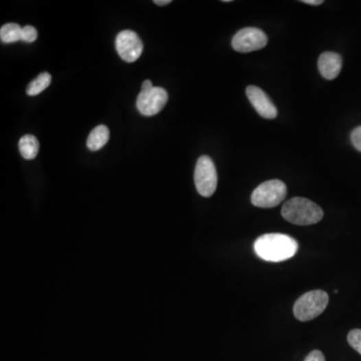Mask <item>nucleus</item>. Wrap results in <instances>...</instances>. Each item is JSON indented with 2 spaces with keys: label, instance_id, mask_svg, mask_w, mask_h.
<instances>
[{
  "label": "nucleus",
  "instance_id": "f257e3e1",
  "mask_svg": "<svg viewBox=\"0 0 361 361\" xmlns=\"http://www.w3.org/2000/svg\"><path fill=\"white\" fill-rule=\"evenodd\" d=\"M257 256L268 262H282L296 254L298 243L292 237L280 233H271L259 237L254 243Z\"/></svg>",
  "mask_w": 361,
  "mask_h": 361
},
{
  "label": "nucleus",
  "instance_id": "f03ea898",
  "mask_svg": "<svg viewBox=\"0 0 361 361\" xmlns=\"http://www.w3.org/2000/svg\"><path fill=\"white\" fill-rule=\"evenodd\" d=\"M282 217L294 225L308 226L323 218V211L317 204L306 198H292L282 207Z\"/></svg>",
  "mask_w": 361,
  "mask_h": 361
},
{
  "label": "nucleus",
  "instance_id": "7ed1b4c3",
  "mask_svg": "<svg viewBox=\"0 0 361 361\" xmlns=\"http://www.w3.org/2000/svg\"><path fill=\"white\" fill-rule=\"evenodd\" d=\"M329 301L327 293L323 290H313L298 298L293 307V313L299 321H312L326 310Z\"/></svg>",
  "mask_w": 361,
  "mask_h": 361
},
{
  "label": "nucleus",
  "instance_id": "20e7f679",
  "mask_svg": "<svg viewBox=\"0 0 361 361\" xmlns=\"http://www.w3.org/2000/svg\"><path fill=\"white\" fill-rule=\"evenodd\" d=\"M286 195V185L282 180H266L252 193L251 202L259 208H274L284 201Z\"/></svg>",
  "mask_w": 361,
  "mask_h": 361
},
{
  "label": "nucleus",
  "instance_id": "39448f33",
  "mask_svg": "<svg viewBox=\"0 0 361 361\" xmlns=\"http://www.w3.org/2000/svg\"><path fill=\"white\" fill-rule=\"evenodd\" d=\"M195 186L200 195L209 198L215 193L218 185L216 167L210 156H202L195 168Z\"/></svg>",
  "mask_w": 361,
  "mask_h": 361
},
{
  "label": "nucleus",
  "instance_id": "423d86ee",
  "mask_svg": "<svg viewBox=\"0 0 361 361\" xmlns=\"http://www.w3.org/2000/svg\"><path fill=\"white\" fill-rule=\"evenodd\" d=\"M268 38L264 32L256 27H246L239 30L232 39V47L235 51L247 54L264 49Z\"/></svg>",
  "mask_w": 361,
  "mask_h": 361
},
{
  "label": "nucleus",
  "instance_id": "0eeeda50",
  "mask_svg": "<svg viewBox=\"0 0 361 361\" xmlns=\"http://www.w3.org/2000/svg\"><path fill=\"white\" fill-rule=\"evenodd\" d=\"M169 95L166 90L154 86L151 90L141 91L137 99V108L145 117L155 116L168 103Z\"/></svg>",
  "mask_w": 361,
  "mask_h": 361
},
{
  "label": "nucleus",
  "instance_id": "6e6552de",
  "mask_svg": "<svg viewBox=\"0 0 361 361\" xmlns=\"http://www.w3.org/2000/svg\"><path fill=\"white\" fill-rule=\"evenodd\" d=\"M116 49L121 60L134 62L142 56L143 41L132 30H123L117 36Z\"/></svg>",
  "mask_w": 361,
  "mask_h": 361
},
{
  "label": "nucleus",
  "instance_id": "1a4fd4ad",
  "mask_svg": "<svg viewBox=\"0 0 361 361\" xmlns=\"http://www.w3.org/2000/svg\"><path fill=\"white\" fill-rule=\"evenodd\" d=\"M246 95H247L250 103L252 104L256 112L261 117L267 119H273L277 117L278 112L275 104L272 103L268 95L260 88L255 86H249L246 89Z\"/></svg>",
  "mask_w": 361,
  "mask_h": 361
},
{
  "label": "nucleus",
  "instance_id": "9d476101",
  "mask_svg": "<svg viewBox=\"0 0 361 361\" xmlns=\"http://www.w3.org/2000/svg\"><path fill=\"white\" fill-rule=\"evenodd\" d=\"M318 69L324 78L328 80H334L338 77L342 69V58L336 52H323L319 56Z\"/></svg>",
  "mask_w": 361,
  "mask_h": 361
},
{
  "label": "nucleus",
  "instance_id": "9b49d317",
  "mask_svg": "<svg viewBox=\"0 0 361 361\" xmlns=\"http://www.w3.org/2000/svg\"><path fill=\"white\" fill-rule=\"evenodd\" d=\"M110 140V130L104 125L97 126L91 130L86 145L91 151H99L106 145Z\"/></svg>",
  "mask_w": 361,
  "mask_h": 361
},
{
  "label": "nucleus",
  "instance_id": "f8f14e48",
  "mask_svg": "<svg viewBox=\"0 0 361 361\" xmlns=\"http://www.w3.org/2000/svg\"><path fill=\"white\" fill-rule=\"evenodd\" d=\"M19 148L25 160H34L38 154V140L34 135H25L19 140Z\"/></svg>",
  "mask_w": 361,
  "mask_h": 361
},
{
  "label": "nucleus",
  "instance_id": "ddd939ff",
  "mask_svg": "<svg viewBox=\"0 0 361 361\" xmlns=\"http://www.w3.org/2000/svg\"><path fill=\"white\" fill-rule=\"evenodd\" d=\"M23 28L16 23H8L0 30V39L4 43H16L21 40Z\"/></svg>",
  "mask_w": 361,
  "mask_h": 361
},
{
  "label": "nucleus",
  "instance_id": "4468645a",
  "mask_svg": "<svg viewBox=\"0 0 361 361\" xmlns=\"http://www.w3.org/2000/svg\"><path fill=\"white\" fill-rule=\"evenodd\" d=\"M51 82V75L49 73H43L36 80H32L26 89V93L30 97L38 95L41 91L49 88Z\"/></svg>",
  "mask_w": 361,
  "mask_h": 361
},
{
  "label": "nucleus",
  "instance_id": "2eb2a0df",
  "mask_svg": "<svg viewBox=\"0 0 361 361\" xmlns=\"http://www.w3.org/2000/svg\"><path fill=\"white\" fill-rule=\"evenodd\" d=\"M347 340L350 347L361 354V329H353L349 332Z\"/></svg>",
  "mask_w": 361,
  "mask_h": 361
},
{
  "label": "nucleus",
  "instance_id": "dca6fc26",
  "mask_svg": "<svg viewBox=\"0 0 361 361\" xmlns=\"http://www.w3.org/2000/svg\"><path fill=\"white\" fill-rule=\"evenodd\" d=\"M38 30L32 25H26L23 27V36H21V40L25 43H32L38 39Z\"/></svg>",
  "mask_w": 361,
  "mask_h": 361
},
{
  "label": "nucleus",
  "instance_id": "f3484780",
  "mask_svg": "<svg viewBox=\"0 0 361 361\" xmlns=\"http://www.w3.org/2000/svg\"><path fill=\"white\" fill-rule=\"evenodd\" d=\"M350 138H351V143L354 148L361 152V126L352 130Z\"/></svg>",
  "mask_w": 361,
  "mask_h": 361
},
{
  "label": "nucleus",
  "instance_id": "a211bd4d",
  "mask_svg": "<svg viewBox=\"0 0 361 361\" xmlns=\"http://www.w3.org/2000/svg\"><path fill=\"white\" fill-rule=\"evenodd\" d=\"M304 361H325V358H324L323 352L319 351V350H313Z\"/></svg>",
  "mask_w": 361,
  "mask_h": 361
},
{
  "label": "nucleus",
  "instance_id": "6ab92c4d",
  "mask_svg": "<svg viewBox=\"0 0 361 361\" xmlns=\"http://www.w3.org/2000/svg\"><path fill=\"white\" fill-rule=\"evenodd\" d=\"M302 2L310 5H321L323 3V0H303Z\"/></svg>",
  "mask_w": 361,
  "mask_h": 361
},
{
  "label": "nucleus",
  "instance_id": "aec40b11",
  "mask_svg": "<svg viewBox=\"0 0 361 361\" xmlns=\"http://www.w3.org/2000/svg\"><path fill=\"white\" fill-rule=\"evenodd\" d=\"M154 86L153 84H152L151 80H145V82H143L142 86V91H148L151 90V89H153Z\"/></svg>",
  "mask_w": 361,
  "mask_h": 361
},
{
  "label": "nucleus",
  "instance_id": "412c9836",
  "mask_svg": "<svg viewBox=\"0 0 361 361\" xmlns=\"http://www.w3.org/2000/svg\"><path fill=\"white\" fill-rule=\"evenodd\" d=\"M171 0H155L154 3L156 4V5L164 6L171 3Z\"/></svg>",
  "mask_w": 361,
  "mask_h": 361
}]
</instances>
